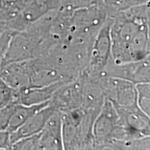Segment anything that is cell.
Returning a JSON list of instances; mask_svg holds the SVG:
<instances>
[{
	"mask_svg": "<svg viewBox=\"0 0 150 150\" xmlns=\"http://www.w3.org/2000/svg\"><path fill=\"white\" fill-rule=\"evenodd\" d=\"M149 3L110 14L111 62L136 61L149 56Z\"/></svg>",
	"mask_w": 150,
	"mask_h": 150,
	"instance_id": "obj_1",
	"label": "cell"
},
{
	"mask_svg": "<svg viewBox=\"0 0 150 150\" xmlns=\"http://www.w3.org/2000/svg\"><path fill=\"white\" fill-rule=\"evenodd\" d=\"M99 110L81 106L60 110L64 149H93V128Z\"/></svg>",
	"mask_w": 150,
	"mask_h": 150,
	"instance_id": "obj_2",
	"label": "cell"
},
{
	"mask_svg": "<svg viewBox=\"0 0 150 150\" xmlns=\"http://www.w3.org/2000/svg\"><path fill=\"white\" fill-rule=\"evenodd\" d=\"M110 17L99 29L94 40L90 54L89 63L79 76L90 81H95L101 77L106 67L111 62V40L110 28Z\"/></svg>",
	"mask_w": 150,
	"mask_h": 150,
	"instance_id": "obj_3",
	"label": "cell"
},
{
	"mask_svg": "<svg viewBox=\"0 0 150 150\" xmlns=\"http://www.w3.org/2000/svg\"><path fill=\"white\" fill-rule=\"evenodd\" d=\"M119 127V113L112 102L105 99L94 122L93 149H106L108 144L115 139Z\"/></svg>",
	"mask_w": 150,
	"mask_h": 150,
	"instance_id": "obj_4",
	"label": "cell"
},
{
	"mask_svg": "<svg viewBox=\"0 0 150 150\" xmlns=\"http://www.w3.org/2000/svg\"><path fill=\"white\" fill-rule=\"evenodd\" d=\"M149 56H148L139 61L120 64L110 62L106 67L104 72L108 76L128 81L134 85L141 83H149Z\"/></svg>",
	"mask_w": 150,
	"mask_h": 150,
	"instance_id": "obj_5",
	"label": "cell"
},
{
	"mask_svg": "<svg viewBox=\"0 0 150 150\" xmlns=\"http://www.w3.org/2000/svg\"><path fill=\"white\" fill-rule=\"evenodd\" d=\"M68 81H59L45 86H26L16 89V104L32 106L50 100L57 89Z\"/></svg>",
	"mask_w": 150,
	"mask_h": 150,
	"instance_id": "obj_6",
	"label": "cell"
},
{
	"mask_svg": "<svg viewBox=\"0 0 150 150\" xmlns=\"http://www.w3.org/2000/svg\"><path fill=\"white\" fill-rule=\"evenodd\" d=\"M62 127L61 112L56 110L40 131L38 150L64 149Z\"/></svg>",
	"mask_w": 150,
	"mask_h": 150,
	"instance_id": "obj_7",
	"label": "cell"
},
{
	"mask_svg": "<svg viewBox=\"0 0 150 150\" xmlns=\"http://www.w3.org/2000/svg\"><path fill=\"white\" fill-rule=\"evenodd\" d=\"M56 110L58 109L49 104L48 106L38 111L20 128H18L14 132L10 133L12 144L22 138L40 133L44 128L49 118L51 117Z\"/></svg>",
	"mask_w": 150,
	"mask_h": 150,
	"instance_id": "obj_8",
	"label": "cell"
},
{
	"mask_svg": "<svg viewBox=\"0 0 150 150\" xmlns=\"http://www.w3.org/2000/svg\"><path fill=\"white\" fill-rule=\"evenodd\" d=\"M0 78L14 89L30 86L26 61L8 63L0 68Z\"/></svg>",
	"mask_w": 150,
	"mask_h": 150,
	"instance_id": "obj_9",
	"label": "cell"
},
{
	"mask_svg": "<svg viewBox=\"0 0 150 150\" xmlns=\"http://www.w3.org/2000/svg\"><path fill=\"white\" fill-rule=\"evenodd\" d=\"M49 104H50V100L42 104L32 105V106H25V105L16 104L6 131H8L9 133L14 132L38 111L48 106Z\"/></svg>",
	"mask_w": 150,
	"mask_h": 150,
	"instance_id": "obj_10",
	"label": "cell"
},
{
	"mask_svg": "<svg viewBox=\"0 0 150 150\" xmlns=\"http://www.w3.org/2000/svg\"><path fill=\"white\" fill-rule=\"evenodd\" d=\"M136 86L137 105L144 113L150 115V84L138 83Z\"/></svg>",
	"mask_w": 150,
	"mask_h": 150,
	"instance_id": "obj_11",
	"label": "cell"
},
{
	"mask_svg": "<svg viewBox=\"0 0 150 150\" xmlns=\"http://www.w3.org/2000/svg\"><path fill=\"white\" fill-rule=\"evenodd\" d=\"M102 3V0H61L60 9L75 11Z\"/></svg>",
	"mask_w": 150,
	"mask_h": 150,
	"instance_id": "obj_12",
	"label": "cell"
},
{
	"mask_svg": "<svg viewBox=\"0 0 150 150\" xmlns=\"http://www.w3.org/2000/svg\"><path fill=\"white\" fill-rule=\"evenodd\" d=\"M40 132L33 136L26 137L14 142L12 145V149H36L38 150Z\"/></svg>",
	"mask_w": 150,
	"mask_h": 150,
	"instance_id": "obj_13",
	"label": "cell"
},
{
	"mask_svg": "<svg viewBox=\"0 0 150 150\" xmlns=\"http://www.w3.org/2000/svg\"><path fill=\"white\" fill-rule=\"evenodd\" d=\"M15 99L16 89L11 88L0 78V108L15 103Z\"/></svg>",
	"mask_w": 150,
	"mask_h": 150,
	"instance_id": "obj_14",
	"label": "cell"
},
{
	"mask_svg": "<svg viewBox=\"0 0 150 150\" xmlns=\"http://www.w3.org/2000/svg\"><path fill=\"white\" fill-rule=\"evenodd\" d=\"M16 104L15 103H12L0 108V130H6Z\"/></svg>",
	"mask_w": 150,
	"mask_h": 150,
	"instance_id": "obj_15",
	"label": "cell"
},
{
	"mask_svg": "<svg viewBox=\"0 0 150 150\" xmlns=\"http://www.w3.org/2000/svg\"><path fill=\"white\" fill-rule=\"evenodd\" d=\"M15 31H5L0 34V67L6 53L9 42Z\"/></svg>",
	"mask_w": 150,
	"mask_h": 150,
	"instance_id": "obj_16",
	"label": "cell"
},
{
	"mask_svg": "<svg viewBox=\"0 0 150 150\" xmlns=\"http://www.w3.org/2000/svg\"><path fill=\"white\" fill-rule=\"evenodd\" d=\"M12 145L10 133L6 130H0V149L11 150Z\"/></svg>",
	"mask_w": 150,
	"mask_h": 150,
	"instance_id": "obj_17",
	"label": "cell"
},
{
	"mask_svg": "<svg viewBox=\"0 0 150 150\" xmlns=\"http://www.w3.org/2000/svg\"><path fill=\"white\" fill-rule=\"evenodd\" d=\"M147 3H149V0H122L117 11L125 10L131 7L145 4Z\"/></svg>",
	"mask_w": 150,
	"mask_h": 150,
	"instance_id": "obj_18",
	"label": "cell"
},
{
	"mask_svg": "<svg viewBox=\"0 0 150 150\" xmlns=\"http://www.w3.org/2000/svg\"><path fill=\"white\" fill-rule=\"evenodd\" d=\"M122 0H102V3L108 8L109 13H113L117 11L120 4Z\"/></svg>",
	"mask_w": 150,
	"mask_h": 150,
	"instance_id": "obj_19",
	"label": "cell"
}]
</instances>
